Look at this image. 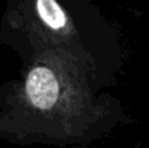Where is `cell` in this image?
I'll use <instances>...</instances> for the list:
<instances>
[{"label": "cell", "mask_w": 149, "mask_h": 148, "mask_svg": "<svg viewBox=\"0 0 149 148\" xmlns=\"http://www.w3.org/2000/svg\"><path fill=\"white\" fill-rule=\"evenodd\" d=\"M64 84L61 74L52 65L47 62L38 64L26 76L23 84V100L28 107L36 113H51L67 96Z\"/></svg>", "instance_id": "6da1fadb"}, {"label": "cell", "mask_w": 149, "mask_h": 148, "mask_svg": "<svg viewBox=\"0 0 149 148\" xmlns=\"http://www.w3.org/2000/svg\"><path fill=\"white\" fill-rule=\"evenodd\" d=\"M35 7L39 20L47 29L52 32L65 34L70 26V20L56 0H36Z\"/></svg>", "instance_id": "7a4b0ae2"}]
</instances>
